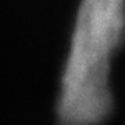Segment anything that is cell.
Here are the masks:
<instances>
[{
  "label": "cell",
  "mask_w": 125,
  "mask_h": 125,
  "mask_svg": "<svg viewBox=\"0 0 125 125\" xmlns=\"http://www.w3.org/2000/svg\"><path fill=\"white\" fill-rule=\"evenodd\" d=\"M125 40V0H79L57 103V125H102L113 108L108 75Z\"/></svg>",
  "instance_id": "cell-1"
}]
</instances>
